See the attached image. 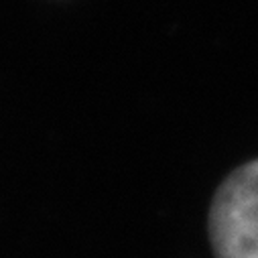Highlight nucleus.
Masks as SVG:
<instances>
[{
  "label": "nucleus",
  "instance_id": "f257e3e1",
  "mask_svg": "<svg viewBox=\"0 0 258 258\" xmlns=\"http://www.w3.org/2000/svg\"><path fill=\"white\" fill-rule=\"evenodd\" d=\"M210 236L218 258H258V159L236 169L216 191Z\"/></svg>",
  "mask_w": 258,
  "mask_h": 258
}]
</instances>
